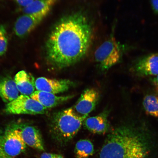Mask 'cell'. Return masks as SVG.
Segmentation results:
<instances>
[{
	"label": "cell",
	"instance_id": "ac0fdd59",
	"mask_svg": "<svg viewBox=\"0 0 158 158\" xmlns=\"http://www.w3.org/2000/svg\"><path fill=\"white\" fill-rule=\"evenodd\" d=\"M143 106L146 114L158 118V94H149L145 96Z\"/></svg>",
	"mask_w": 158,
	"mask_h": 158
},
{
	"label": "cell",
	"instance_id": "8992f818",
	"mask_svg": "<svg viewBox=\"0 0 158 158\" xmlns=\"http://www.w3.org/2000/svg\"><path fill=\"white\" fill-rule=\"evenodd\" d=\"M47 108L28 96L22 94L15 99L8 103L5 109L8 114H43Z\"/></svg>",
	"mask_w": 158,
	"mask_h": 158
},
{
	"label": "cell",
	"instance_id": "ffe728a7",
	"mask_svg": "<svg viewBox=\"0 0 158 158\" xmlns=\"http://www.w3.org/2000/svg\"><path fill=\"white\" fill-rule=\"evenodd\" d=\"M19 6L24 7L27 6L35 0H15Z\"/></svg>",
	"mask_w": 158,
	"mask_h": 158
},
{
	"label": "cell",
	"instance_id": "6da1fadb",
	"mask_svg": "<svg viewBox=\"0 0 158 158\" xmlns=\"http://www.w3.org/2000/svg\"><path fill=\"white\" fill-rule=\"evenodd\" d=\"M92 30L87 17L81 12L63 18L49 34L45 44V54L54 68L72 66L84 57L91 43Z\"/></svg>",
	"mask_w": 158,
	"mask_h": 158
},
{
	"label": "cell",
	"instance_id": "9c48e42d",
	"mask_svg": "<svg viewBox=\"0 0 158 158\" xmlns=\"http://www.w3.org/2000/svg\"><path fill=\"white\" fill-rule=\"evenodd\" d=\"M136 75L140 77L158 75V54L148 55L138 59L133 67Z\"/></svg>",
	"mask_w": 158,
	"mask_h": 158
},
{
	"label": "cell",
	"instance_id": "9a60e30c",
	"mask_svg": "<svg viewBox=\"0 0 158 158\" xmlns=\"http://www.w3.org/2000/svg\"><path fill=\"white\" fill-rule=\"evenodd\" d=\"M19 92L23 95L31 96L35 91V79L32 75L24 70L19 71L14 79Z\"/></svg>",
	"mask_w": 158,
	"mask_h": 158
},
{
	"label": "cell",
	"instance_id": "603a6c76",
	"mask_svg": "<svg viewBox=\"0 0 158 158\" xmlns=\"http://www.w3.org/2000/svg\"><path fill=\"white\" fill-rule=\"evenodd\" d=\"M152 82L155 90L158 93V75L154 77L152 80Z\"/></svg>",
	"mask_w": 158,
	"mask_h": 158
},
{
	"label": "cell",
	"instance_id": "e0dca14e",
	"mask_svg": "<svg viewBox=\"0 0 158 158\" xmlns=\"http://www.w3.org/2000/svg\"><path fill=\"white\" fill-rule=\"evenodd\" d=\"M94 152L93 144L89 140H79L75 145V158H88L93 155Z\"/></svg>",
	"mask_w": 158,
	"mask_h": 158
},
{
	"label": "cell",
	"instance_id": "cb8c5ba5",
	"mask_svg": "<svg viewBox=\"0 0 158 158\" xmlns=\"http://www.w3.org/2000/svg\"><path fill=\"white\" fill-rule=\"evenodd\" d=\"M6 30L5 27L3 25H0V35H5Z\"/></svg>",
	"mask_w": 158,
	"mask_h": 158
},
{
	"label": "cell",
	"instance_id": "44dd1931",
	"mask_svg": "<svg viewBox=\"0 0 158 158\" xmlns=\"http://www.w3.org/2000/svg\"><path fill=\"white\" fill-rule=\"evenodd\" d=\"M151 4L154 12L158 14V0H151Z\"/></svg>",
	"mask_w": 158,
	"mask_h": 158
},
{
	"label": "cell",
	"instance_id": "d4e9b609",
	"mask_svg": "<svg viewBox=\"0 0 158 158\" xmlns=\"http://www.w3.org/2000/svg\"><path fill=\"white\" fill-rule=\"evenodd\" d=\"M54 158H64V157L60 154H55Z\"/></svg>",
	"mask_w": 158,
	"mask_h": 158
},
{
	"label": "cell",
	"instance_id": "7402d4cb",
	"mask_svg": "<svg viewBox=\"0 0 158 158\" xmlns=\"http://www.w3.org/2000/svg\"><path fill=\"white\" fill-rule=\"evenodd\" d=\"M55 154L46 152L43 153L41 154L40 158H54Z\"/></svg>",
	"mask_w": 158,
	"mask_h": 158
},
{
	"label": "cell",
	"instance_id": "4fadbf2b",
	"mask_svg": "<svg viewBox=\"0 0 158 158\" xmlns=\"http://www.w3.org/2000/svg\"><path fill=\"white\" fill-rule=\"evenodd\" d=\"M74 96L73 95L57 96L50 93L37 90L30 96L31 98L47 108L56 107L70 100Z\"/></svg>",
	"mask_w": 158,
	"mask_h": 158
},
{
	"label": "cell",
	"instance_id": "7c38bea8",
	"mask_svg": "<svg viewBox=\"0 0 158 158\" xmlns=\"http://www.w3.org/2000/svg\"><path fill=\"white\" fill-rule=\"evenodd\" d=\"M43 19L32 15L24 14L21 15L15 23L14 29L15 35L19 37L26 36L39 25Z\"/></svg>",
	"mask_w": 158,
	"mask_h": 158
},
{
	"label": "cell",
	"instance_id": "5b68a950",
	"mask_svg": "<svg viewBox=\"0 0 158 158\" xmlns=\"http://www.w3.org/2000/svg\"><path fill=\"white\" fill-rule=\"evenodd\" d=\"M27 145L19 128H10L2 134L0 147L4 158H15L25 151Z\"/></svg>",
	"mask_w": 158,
	"mask_h": 158
},
{
	"label": "cell",
	"instance_id": "277c9868",
	"mask_svg": "<svg viewBox=\"0 0 158 158\" xmlns=\"http://www.w3.org/2000/svg\"><path fill=\"white\" fill-rule=\"evenodd\" d=\"M121 56L120 46L113 36L104 41L94 52L95 60L102 71L107 70L117 64Z\"/></svg>",
	"mask_w": 158,
	"mask_h": 158
},
{
	"label": "cell",
	"instance_id": "ba28073f",
	"mask_svg": "<svg viewBox=\"0 0 158 158\" xmlns=\"http://www.w3.org/2000/svg\"><path fill=\"white\" fill-rule=\"evenodd\" d=\"M75 85L69 80H56L41 77L35 81V89L40 91L55 94L67 91Z\"/></svg>",
	"mask_w": 158,
	"mask_h": 158
},
{
	"label": "cell",
	"instance_id": "484cf974",
	"mask_svg": "<svg viewBox=\"0 0 158 158\" xmlns=\"http://www.w3.org/2000/svg\"><path fill=\"white\" fill-rule=\"evenodd\" d=\"M2 134H0V139H1ZM0 158H4L2 153L1 147H0Z\"/></svg>",
	"mask_w": 158,
	"mask_h": 158
},
{
	"label": "cell",
	"instance_id": "2e32d148",
	"mask_svg": "<svg viewBox=\"0 0 158 158\" xmlns=\"http://www.w3.org/2000/svg\"><path fill=\"white\" fill-rule=\"evenodd\" d=\"M19 91L15 80L6 76L0 79V97L4 102L9 103L18 97Z\"/></svg>",
	"mask_w": 158,
	"mask_h": 158
},
{
	"label": "cell",
	"instance_id": "5bb4252c",
	"mask_svg": "<svg viewBox=\"0 0 158 158\" xmlns=\"http://www.w3.org/2000/svg\"><path fill=\"white\" fill-rule=\"evenodd\" d=\"M58 0H35L23 8L25 14L32 15L44 19L50 12Z\"/></svg>",
	"mask_w": 158,
	"mask_h": 158
},
{
	"label": "cell",
	"instance_id": "7a4b0ae2",
	"mask_svg": "<svg viewBox=\"0 0 158 158\" xmlns=\"http://www.w3.org/2000/svg\"><path fill=\"white\" fill-rule=\"evenodd\" d=\"M143 129L128 123L112 130L101 149L99 158H147L151 144Z\"/></svg>",
	"mask_w": 158,
	"mask_h": 158
},
{
	"label": "cell",
	"instance_id": "52a82bcc",
	"mask_svg": "<svg viewBox=\"0 0 158 158\" xmlns=\"http://www.w3.org/2000/svg\"><path fill=\"white\" fill-rule=\"evenodd\" d=\"M100 97L98 91L94 88H88L83 92L76 103L72 107L79 116L86 118L98 103Z\"/></svg>",
	"mask_w": 158,
	"mask_h": 158
},
{
	"label": "cell",
	"instance_id": "3957f363",
	"mask_svg": "<svg viewBox=\"0 0 158 158\" xmlns=\"http://www.w3.org/2000/svg\"><path fill=\"white\" fill-rule=\"evenodd\" d=\"M85 119L76 114L72 107L54 112L49 122L51 137L58 145H67L80 131Z\"/></svg>",
	"mask_w": 158,
	"mask_h": 158
},
{
	"label": "cell",
	"instance_id": "8fae6325",
	"mask_svg": "<svg viewBox=\"0 0 158 158\" xmlns=\"http://www.w3.org/2000/svg\"><path fill=\"white\" fill-rule=\"evenodd\" d=\"M19 128L26 145L40 151H45L44 142L38 128L31 125L23 126Z\"/></svg>",
	"mask_w": 158,
	"mask_h": 158
},
{
	"label": "cell",
	"instance_id": "30bf717a",
	"mask_svg": "<svg viewBox=\"0 0 158 158\" xmlns=\"http://www.w3.org/2000/svg\"><path fill=\"white\" fill-rule=\"evenodd\" d=\"M108 115V110H105L97 115L87 118L83 124L85 129L93 133L106 134L110 131V128Z\"/></svg>",
	"mask_w": 158,
	"mask_h": 158
},
{
	"label": "cell",
	"instance_id": "d6986e66",
	"mask_svg": "<svg viewBox=\"0 0 158 158\" xmlns=\"http://www.w3.org/2000/svg\"><path fill=\"white\" fill-rule=\"evenodd\" d=\"M7 40L5 35H0V56L5 54L7 51Z\"/></svg>",
	"mask_w": 158,
	"mask_h": 158
}]
</instances>
